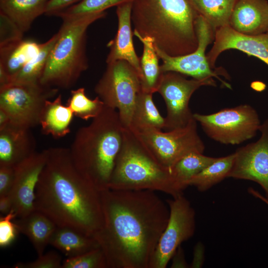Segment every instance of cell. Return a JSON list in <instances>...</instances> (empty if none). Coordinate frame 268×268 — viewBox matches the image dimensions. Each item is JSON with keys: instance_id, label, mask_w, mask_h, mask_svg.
Returning a JSON list of instances; mask_svg holds the SVG:
<instances>
[{"instance_id": "6da1fadb", "label": "cell", "mask_w": 268, "mask_h": 268, "mask_svg": "<svg viewBox=\"0 0 268 268\" xmlns=\"http://www.w3.org/2000/svg\"><path fill=\"white\" fill-rule=\"evenodd\" d=\"M154 191H101L104 223L94 238L108 268H149L169 209Z\"/></svg>"}, {"instance_id": "7a4b0ae2", "label": "cell", "mask_w": 268, "mask_h": 268, "mask_svg": "<svg viewBox=\"0 0 268 268\" xmlns=\"http://www.w3.org/2000/svg\"><path fill=\"white\" fill-rule=\"evenodd\" d=\"M47 160L35 190V210L58 227L94 237L104 220L101 191L75 167L69 148L46 149Z\"/></svg>"}, {"instance_id": "3957f363", "label": "cell", "mask_w": 268, "mask_h": 268, "mask_svg": "<svg viewBox=\"0 0 268 268\" xmlns=\"http://www.w3.org/2000/svg\"><path fill=\"white\" fill-rule=\"evenodd\" d=\"M199 15L191 0H133L131 20L134 32L150 38L155 47L176 57L197 49Z\"/></svg>"}, {"instance_id": "277c9868", "label": "cell", "mask_w": 268, "mask_h": 268, "mask_svg": "<svg viewBox=\"0 0 268 268\" xmlns=\"http://www.w3.org/2000/svg\"><path fill=\"white\" fill-rule=\"evenodd\" d=\"M123 129L117 110L105 105L89 125L78 129L69 148L78 170L100 191L108 189Z\"/></svg>"}, {"instance_id": "5b68a950", "label": "cell", "mask_w": 268, "mask_h": 268, "mask_svg": "<svg viewBox=\"0 0 268 268\" xmlns=\"http://www.w3.org/2000/svg\"><path fill=\"white\" fill-rule=\"evenodd\" d=\"M108 188L160 191L172 197L183 192L176 182L171 168L159 163L136 131L124 127L122 146Z\"/></svg>"}, {"instance_id": "8992f818", "label": "cell", "mask_w": 268, "mask_h": 268, "mask_svg": "<svg viewBox=\"0 0 268 268\" xmlns=\"http://www.w3.org/2000/svg\"><path fill=\"white\" fill-rule=\"evenodd\" d=\"M106 14L103 11L62 19L58 38L49 53L40 80L41 84L69 89L75 84L88 67L87 29Z\"/></svg>"}, {"instance_id": "52a82bcc", "label": "cell", "mask_w": 268, "mask_h": 268, "mask_svg": "<svg viewBox=\"0 0 268 268\" xmlns=\"http://www.w3.org/2000/svg\"><path fill=\"white\" fill-rule=\"evenodd\" d=\"M107 65L95 92L105 106L118 109L123 126L130 128L135 101L142 90L140 78L135 69L126 61Z\"/></svg>"}, {"instance_id": "ba28073f", "label": "cell", "mask_w": 268, "mask_h": 268, "mask_svg": "<svg viewBox=\"0 0 268 268\" xmlns=\"http://www.w3.org/2000/svg\"><path fill=\"white\" fill-rule=\"evenodd\" d=\"M206 134L224 144H239L255 136L261 126L256 110L248 104L210 114H193Z\"/></svg>"}, {"instance_id": "9c48e42d", "label": "cell", "mask_w": 268, "mask_h": 268, "mask_svg": "<svg viewBox=\"0 0 268 268\" xmlns=\"http://www.w3.org/2000/svg\"><path fill=\"white\" fill-rule=\"evenodd\" d=\"M58 90L40 83L12 82L0 88V108L8 115L10 123L31 129L39 124L46 101L55 97Z\"/></svg>"}, {"instance_id": "30bf717a", "label": "cell", "mask_w": 268, "mask_h": 268, "mask_svg": "<svg viewBox=\"0 0 268 268\" xmlns=\"http://www.w3.org/2000/svg\"><path fill=\"white\" fill-rule=\"evenodd\" d=\"M197 122L193 118L185 127L167 132L153 128L136 131L159 163L171 168L190 153L203 152L205 147L198 133Z\"/></svg>"}, {"instance_id": "8fae6325", "label": "cell", "mask_w": 268, "mask_h": 268, "mask_svg": "<svg viewBox=\"0 0 268 268\" xmlns=\"http://www.w3.org/2000/svg\"><path fill=\"white\" fill-rule=\"evenodd\" d=\"M196 30L198 46L195 51L189 54L173 57L154 46L159 58L163 62L160 66L161 71H175L200 80L215 77L223 85L231 88L229 84L219 77L222 75L228 78L226 71L221 67L213 69L207 60L205 51L208 45L214 41L215 31L200 15L196 21Z\"/></svg>"}, {"instance_id": "7c38bea8", "label": "cell", "mask_w": 268, "mask_h": 268, "mask_svg": "<svg viewBox=\"0 0 268 268\" xmlns=\"http://www.w3.org/2000/svg\"><path fill=\"white\" fill-rule=\"evenodd\" d=\"M167 203L169 219L149 263V268H165L181 244L192 237L195 231V211L183 194Z\"/></svg>"}, {"instance_id": "4fadbf2b", "label": "cell", "mask_w": 268, "mask_h": 268, "mask_svg": "<svg viewBox=\"0 0 268 268\" xmlns=\"http://www.w3.org/2000/svg\"><path fill=\"white\" fill-rule=\"evenodd\" d=\"M202 86H216L213 77L188 79L175 71L163 73L157 92L163 97L167 107L165 129L171 130L185 127L194 118L189 107L190 98Z\"/></svg>"}, {"instance_id": "5bb4252c", "label": "cell", "mask_w": 268, "mask_h": 268, "mask_svg": "<svg viewBox=\"0 0 268 268\" xmlns=\"http://www.w3.org/2000/svg\"><path fill=\"white\" fill-rule=\"evenodd\" d=\"M260 138L238 148L227 178L259 184L268 199V118L261 124Z\"/></svg>"}, {"instance_id": "9a60e30c", "label": "cell", "mask_w": 268, "mask_h": 268, "mask_svg": "<svg viewBox=\"0 0 268 268\" xmlns=\"http://www.w3.org/2000/svg\"><path fill=\"white\" fill-rule=\"evenodd\" d=\"M47 160L46 149L35 152L15 167L14 184L9 194L17 217L35 210V190Z\"/></svg>"}, {"instance_id": "2e32d148", "label": "cell", "mask_w": 268, "mask_h": 268, "mask_svg": "<svg viewBox=\"0 0 268 268\" xmlns=\"http://www.w3.org/2000/svg\"><path fill=\"white\" fill-rule=\"evenodd\" d=\"M213 45L206 54L211 68H216L215 62L223 51L235 49L248 56H254L268 66V32L257 35L238 32L229 25L217 29L215 32Z\"/></svg>"}, {"instance_id": "e0dca14e", "label": "cell", "mask_w": 268, "mask_h": 268, "mask_svg": "<svg viewBox=\"0 0 268 268\" xmlns=\"http://www.w3.org/2000/svg\"><path fill=\"white\" fill-rule=\"evenodd\" d=\"M133 1L117 6L118 30L115 38L107 44L110 50L106 60L107 64L119 60L128 62L137 72L141 80L140 59L137 56L133 42L131 11Z\"/></svg>"}, {"instance_id": "ac0fdd59", "label": "cell", "mask_w": 268, "mask_h": 268, "mask_svg": "<svg viewBox=\"0 0 268 268\" xmlns=\"http://www.w3.org/2000/svg\"><path fill=\"white\" fill-rule=\"evenodd\" d=\"M30 129L9 123L0 130V166L15 167L36 152Z\"/></svg>"}, {"instance_id": "d6986e66", "label": "cell", "mask_w": 268, "mask_h": 268, "mask_svg": "<svg viewBox=\"0 0 268 268\" xmlns=\"http://www.w3.org/2000/svg\"><path fill=\"white\" fill-rule=\"evenodd\" d=\"M229 26L240 33L257 35L268 32L267 0H236Z\"/></svg>"}, {"instance_id": "ffe728a7", "label": "cell", "mask_w": 268, "mask_h": 268, "mask_svg": "<svg viewBox=\"0 0 268 268\" xmlns=\"http://www.w3.org/2000/svg\"><path fill=\"white\" fill-rule=\"evenodd\" d=\"M19 232L27 237L38 256L44 253L57 225L47 216L36 210L15 221Z\"/></svg>"}, {"instance_id": "44dd1931", "label": "cell", "mask_w": 268, "mask_h": 268, "mask_svg": "<svg viewBox=\"0 0 268 268\" xmlns=\"http://www.w3.org/2000/svg\"><path fill=\"white\" fill-rule=\"evenodd\" d=\"M73 115L68 106L63 105L61 94L53 101L47 100L39 120L42 134L51 135L55 138L64 137L70 132Z\"/></svg>"}, {"instance_id": "7402d4cb", "label": "cell", "mask_w": 268, "mask_h": 268, "mask_svg": "<svg viewBox=\"0 0 268 268\" xmlns=\"http://www.w3.org/2000/svg\"><path fill=\"white\" fill-rule=\"evenodd\" d=\"M42 44L31 40L19 42L0 47V68L11 80L39 52Z\"/></svg>"}, {"instance_id": "603a6c76", "label": "cell", "mask_w": 268, "mask_h": 268, "mask_svg": "<svg viewBox=\"0 0 268 268\" xmlns=\"http://www.w3.org/2000/svg\"><path fill=\"white\" fill-rule=\"evenodd\" d=\"M49 0H0V12L10 18L24 33L34 21L45 14Z\"/></svg>"}, {"instance_id": "cb8c5ba5", "label": "cell", "mask_w": 268, "mask_h": 268, "mask_svg": "<svg viewBox=\"0 0 268 268\" xmlns=\"http://www.w3.org/2000/svg\"><path fill=\"white\" fill-rule=\"evenodd\" d=\"M49 244L67 258L74 257L100 247L94 237L71 228L58 226L51 238Z\"/></svg>"}, {"instance_id": "d4e9b609", "label": "cell", "mask_w": 268, "mask_h": 268, "mask_svg": "<svg viewBox=\"0 0 268 268\" xmlns=\"http://www.w3.org/2000/svg\"><path fill=\"white\" fill-rule=\"evenodd\" d=\"M143 44V51L140 59L142 78V90L154 93L157 92L163 73L159 65V59L155 51L153 40L149 37H142L134 31Z\"/></svg>"}, {"instance_id": "484cf974", "label": "cell", "mask_w": 268, "mask_h": 268, "mask_svg": "<svg viewBox=\"0 0 268 268\" xmlns=\"http://www.w3.org/2000/svg\"><path fill=\"white\" fill-rule=\"evenodd\" d=\"M153 93L142 90L136 98L130 128L137 131L144 128L161 130L165 127V119L161 116L152 99Z\"/></svg>"}, {"instance_id": "4316f807", "label": "cell", "mask_w": 268, "mask_h": 268, "mask_svg": "<svg viewBox=\"0 0 268 268\" xmlns=\"http://www.w3.org/2000/svg\"><path fill=\"white\" fill-rule=\"evenodd\" d=\"M199 15L202 16L215 31L229 25L236 0H191Z\"/></svg>"}, {"instance_id": "83f0119b", "label": "cell", "mask_w": 268, "mask_h": 268, "mask_svg": "<svg viewBox=\"0 0 268 268\" xmlns=\"http://www.w3.org/2000/svg\"><path fill=\"white\" fill-rule=\"evenodd\" d=\"M234 153L227 156L216 158L200 172L192 177L189 186L195 187L199 191L204 192L227 178L232 167Z\"/></svg>"}, {"instance_id": "f1b7e54d", "label": "cell", "mask_w": 268, "mask_h": 268, "mask_svg": "<svg viewBox=\"0 0 268 268\" xmlns=\"http://www.w3.org/2000/svg\"><path fill=\"white\" fill-rule=\"evenodd\" d=\"M216 157L204 155L203 153L192 152L182 157L171 168L179 187L184 191L190 179L213 162Z\"/></svg>"}, {"instance_id": "f546056e", "label": "cell", "mask_w": 268, "mask_h": 268, "mask_svg": "<svg viewBox=\"0 0 268 268\" xmlns=\"http://www.w3.org/2000/svg\"><path fill=\"white\" fill-rule=\"evenodd\" d=\"M58 37V32L41 44L39 53L12 78L11 82L40 83L49 53Z\"/></svg>"}, {"instance_id": "4dcf8cb0", "label": "cell", "mask_w": 268, "mask_h": 268, "mask_svg": "<svg viewBox=\"0 0 268 268\" xmlns=\"http://www.w3.org/2000/svg\"><path fill=\"white\" fill-rule=\"evenodd\" d=\"M67 106L75 116L87 121L97 116L103 109L105 104L98 96L93 100L87 97L85 89L80 87L71 91Z\"/></svg>"}, {"instance_id": "1f68e13d", "label": "cell", "mask_w": 268, "mask_h": 268, "mask_svg": "<svg viewBox=\"0 0 268 268\" xmlns=\"http://www.w3.org/2000/svg\"><path fill=\"white\" fill-rule=\"evenodd\" d=\"M133 0H80L57 16L62 19L77 17L86 14L105 11L108 8L117 6L124 2Z\"/></svg>"}, {"instance_id": "d6a6232c", "label": "cell", "mask_w": 268, "mask_h": 268, "mask_svg": "<svg viewBox=\"0 0 268 268\" xmlns=\"http://www.w3.org/2000/svg\"><path fill=\"white\" fill-rule=\"evenodd\" d=\"M61 268H108L105 256L100 247L79 256L67 258Z\"/></svg>"}, {"instance_id": "836d02e7", "label": "cell", "mask_w": 268, "mask_h": 268, "mask_svg": "<svg viewBox=\"0 0 268 268\" xmlns=\"http://www.w3.org/2000/svg\"><path fill=\"white\" fill-rule=\"evenodd\" d=\"M17 217L12 209L8 213L0 217V247L6 248L10 246L16 239L19 232L16 224L13 221Z\"/></svg>"}, {"instance_id": "e575fe53", "label": "cell", "mask_w": 268, "mask_h": 268, "mask_svg": "<svg viewBox=\"0 0 268 268\" xmlns=\"http://www.w3.org/2000/svg\"><path fill=\"white\" fill-rule=\"evenodd\" d=\"M23 33L10 18L0 12V47L22 40Z\"/></svg>"}, {"instance_id": "d590c367", "label": "cell", "mask_w": 268, "mask_h": 268, "mask_svg": "<svg viewBox=\"0 0 268 268\" xmlns=\"http://www.w3.org/2000/svg\"><path fill=\"white\" fill-rule=\"evenodd\" d=\"M32 262H19L13 266L14 268H61L62 258L55 251H49Z\"/></svg>"}, {"instance_id": "8d00e7d4", "label": "cell", "mask_w": 268, "mask_h": 268, "mask_svg": "<svg viewBox=\"0 0 268 268\" xmlns=\"http://www.w3.org/2000/svg\"><path fill=\"white\" fill-rule=\"evenodd\" d=\"M15 167L0 166V197L9 195L15 179Z\"/></svg>"}, {"instance_id": "74e56055", "label": "cell", "mask_w": 268, "mask_h": 268, "mask_svg": "<svg viewBox=\"0 0 268 268\" xmlns=\"http://www.w3.org/2000/svg\"><path fill=\"white\" fill-rule=\"evenodd\" d=\"M79 0H49L46 6L45 14L57 16L60 12L74 4Z\"/></svg>"}, {"instance_id": "f35d334b", "label": "cell", "mask_w": 268, "mask_h": 268, "mask_svg": "<svg viewBox=\"0 0 268 268\" xmlns=\"http://www.w3.org/2000/svg\"><path fill=\"white\" fill-rule=\"evenodd\" d=\"M171 259H172V263L171 268L188 267V265L184 259L183 250L180 246L177 249Z\"/></svg>"}, {"instance_id": "ab89813d", "label": "cell", "mask_w": 268, "mask_h": 268, "mask_svg": "<svg viewBox=\"0 0 268 268\" xmlns=\"http://www.w3.org/2000/svg\"><path fill=\"white\" fill-rule=\"evenodd\" d=\"M13 209V202L10 195L0 197V212L5 215Z\"/></svg>"}, {"instance_id": "60d3db41", "label": "cell", "mask_w": 268, "mask_h": 268, "mask_svg": "<svg viewBox=\"0 0 268 268\" xmlns=\"http://www.w3.org/2000/svg\"><path fill=\"white\" fill-rule=\"evenodd\" d=\"M10 122V118L7 113L0 108V130L5 128Z\"/></svg>"}, {"instance_id": "b9f144b4", "label": "cell", "mask_w": 268, "mask_h": 268, "mask_svg": "<svg viewBox=\"0 0 268 268\" xmlns=\"http://www.w3.org/2000/svg\"><path fill=\"white\" fill-rule=\"evenodd\" d=\"M248 192L252 195L261 200L268 205V199L267 198L264 197L259 192L254 190L252 188H249L248 189Z\"/></svg>"}]
</instances>
